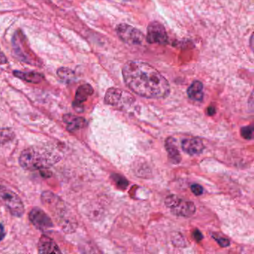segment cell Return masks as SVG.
Here are the masks:
<instances>
[{"label":"cell","instance_id":"1","mask_svg":"<svg viewBox=\"0 0 254 254\" xmlns=\"http://www.w3.org/2000/svg\"><path fill=\"white\" fill-rule=\"evenodd\" d=\"M126 85L136 94L148 99H164L170 93L169 81L149 64L130 61L123 66Z\"/></svg>","mask_w":254,"mask_h":254},{"label":"cell","instance_id":"2","mask_svg":"<svg viewBox=\"0 0 254 254\" xmlns=\"http://www.w3.org/2000/svg\"><path fill=\"white\" fill-rule=\"evenodd\" d=\"M49 151L37 147H29L20 154L19 163L26 170H42L56 163L59 157L49 154Z\"/></svg>","mask_w":254,"mask_h":254},{"label":"cell","instance_id":"3","mask_svg":"<svg viewBox=\"0 0 254 254\" xmlns=\"http://www.w3.org/2000/svg\"><path fill=\"white\" fill-rule=\"evenodd\" d=\"M12 47L14 56L20 62L35 66L42 65L41 59L31 50L26 36L20 29L13 36Z\"/></svg>","mask_w":254,"mask_h":254},{"label":"cell","instance_id":"4","mask_svg":"<svg viewBox=\"0 0 254 254\" xmlns=\"http://www.w3.org/2000/svg\"><path fill=\"white\" fill-rule=\"evenodd\" d=\"M0 202H2L11 215L21 217L24 212V205L20 197L12 190L0 185Z\"/></svg>","mask_w":254,"mask_h":254},{"label":"cell","instance_id":"5","mask_svg":"<svg viewBox=\"0 0 254 254\" xmlns=\"http://www.w3.org/2000/svg\"><path fill=\"white\" fill-rule=\"evenodd\" d=\"M165 202L167 207L179 216H192L195 212V206L192 202L182 200L173 194L166 197Z\"/></svg>","mask_w":254,"mask_h":254},{"label":"cell","instance_id":"6","mask_svg":"<svg viewBox=\"0 0 254 254\" xmlns=\"http://www.w3.org/2000/svg\"><path fill=\"white\" fill-rule=\"evenodd\" d=\"M117 35L119 38L130 45H141L144 41V35L133 26L126 23H121L117 26Z\"/></svg>","mask_w":254,"mask_h":254},{"label":"cell","instance_id":"7","mask_svg":"<svg viewBox=\"0 0 254 254\" xmlns=\"http://www.w3.org/2000/svg\"><path fill=\"white\" fill-rule=\"evenodd\" d=\"M168 35L164 26L159 22H151L147 28L146 41L149 44L165 45L168 43Z\"/></svg>","mask_w":254,"mask_h":254},{"label":"cell","instance_id":"8","mask_svg":"<svg viewBox=\"0 0 254 254\" xmlns=\"http://www.w3.org/2000/svg\"><path fill=\"white\" fill-rule=\"evenodd\" d=\"M29 219L38 230L47 231L53 227V222L51 218L39 208H34L29 213Z\"/></svg>","mask_w":254,"mask_h":254},{"label":"cell","instance_id":"9","mask_svg":"<svg viewBox=\"0 0 254 254\" xmlns=\"http://www.w3.org/2000/svg\"><path fill=\"white\" fill-rule=\"evenodd\" d=\"M130 98L131 96L120 89L110 88L105 95V102L112 106H120L125 102H130Z\"/></svg>","mask_w":254,"mask_h":254},{"label":"cell","instance_id":"10","mask_svg":"<svg viewBox=\"0 0 254 254\" xmlns=\"http://www.w3.org/2000/svg\"><path fill=\"white\" fill-rule=\"evenodd\" d=\"M182 148L187 154L194 155L200 154L204 149V145L198 138H190L183 141Z\"/></svg>","mask_w":254,"mask_h":254},{"label":"cell","instance_id":"11","mask_svg":"<svg viewBox=\"0 0 254 254\" xmlns=\"http://www.w3.org/2000/svg\"><path fill=\"white\" fill-rule=\"evenodd\" d=\"M38 251L40 254H61L62 251L59 249L57 244L49 236H41L38 242Z\"/></svg>","mask_w":254,"mask_h":254},{"label":"cell","instance_id":"12","mask_svg":"<svg viewBox=\"0 0 254 254\" xmlns=\"http://www.w3.org/2000/svg\"><path fill=\"white\" fill-rule=\"evenodd\" d=\"M93 93V88L90 84H86L80 86L75 93V100H74V108L80 107L84 102Z\"/></svg>","mask_w":254,"mask_h":254},{"label":"cell","instance_id":"13","mask_svg":"<svg viewBox=\"0 0 254 254\" xmlns=\"http://www.w3.org/2000/svg\"><path fill=\"white\" fill-rule=\"evenodd\" d=\"M13 75L20 79L23 80L26 82L32 83V84H38L44 79V76L40 72L31 71V72H22V71H13Z\"/></svg>","mask_w":254,"mask_h":254},{"label":"cell","instance_id":"14","mask_svg":"<svg viewBox=\"0 0 254 254\" xmlns=\"http://www.w3.org/2000/svg\"><path fill=\"white\" fill-rule=\"evenodd\" d=\"M64 122L67 126V129L71 131L82 128L86 126V120L82 117H76L72 114H65L63 117Z\"/></svg>","mask_w":254,"mask_h":254},{"label":"cell","instance_id":"15","mask_svg":"<svg viewBox=\"0 0 254 254\" xmlns=\"http://www.w3.org/2000/svg\"><path fill=\"white\" fill-rule=\"evenodd\" d=\"M166 148L172 163H175V164L179 163L181 160V157L179 151L177 148L176 140L174 138H169L166 141Z\"/></svg>","mask_w":254,"mask_h":254},{"label":"cell","instance_id":"16","mask_svg":"<svg viewBox=\"0 0 254 254\" xmlns=\"http://www.w3.org/2000/svg\"><path fill=\"white\" fill-rule=\"evenodd\" d=\"M203 86L200 81H194L187 90V95L191 100L200 102L203 97Z\"/></svg>","mask_w":254,"mask_h":254},{"label":"cell","instance_id":"17","mask_svg":"<svg viewBox=\"0 0 254 254\" xmlns=\"http://www.w3.org/2000/svg\"><path fill=\"white\" fill-rule=\"evenodd\" d=\"M14 133L11 129H0V145H3L7 142L13 140L14 138Z\"/></svg>","mask_w":254,"mask_h":254},{"label":"cell","instance_id":"18","mask_svg":"<svg viewBox=\"0 0 254 254\" xmlns=\"http://www.w3.org/2000/svg\"><path fill=\"white\" fill-rule=\"evenodd\" d=\"M57 74L59 78L64 80V81H69V80L72 79L74 76L73 72L69 68L66 67L59 68L58 69Z\"/></svg>","mask_w":254,"mask_h":254},{"label":"cell","instance_id":"19","mask_svg":"<svg viewBox=\"0 0 254 254\" xmlns=\"http://www.w3.org/2000/svg\"><path fill=\"white\" fill-rule=\"evenodd\" d=\"M241 133L245 139H251L253 138V133H254V127L252 126L242 127Z\"/></svg>","mask_w":254,"mask_h":254},{"label":"cell","instance_id":"20","mask_svg":"<svg viewBox=\"0 0 254 254\" xmlns=\"http://www.w3.org/2000/svg\"><path fill=\"white\" fill-rule=\"evenodd\" d=\"M191 190L195 195H200L203 191V187L199 184H193L191 186Z\"/></svg>","mask_w":254,"mask_h":254},{"label":"cell","instance_id":"21","mask_svg":"<svg viewBox=\"0 0 254 254\" xmlns=\"http://www.w3.org/2000/svg\"><path fill=\"white\" fill-rule=\"evenodd\" d=\"M215 240L218 242V243L219 244L221 247H227L230 245V242H229V240H227V239H225V238H215Z\"/></svg>","mask_w":254,"mask_h":254},{"label":"cell","instance_id":"22","mask_svg":"<svg viewBox=\"0 0 254 254\" xmlns=\"http://www.w3.org/2000/svg\"><path fill=\"white\" fill-rule=\"evenodd\" d=\"M193 236H194V239H195L197 242H200V241L202 240V239H203V236H202L201 233L197 230H195L193 232Z\"/></svg>","mask_w":254,"mask_h":254},{"label":"cell","instance_id":"23","mask_svg":"<svg viewBox=\"0 0 254 254\" xmlns=\"http://www.w3.org/2000/svg\"><path fill=\"white\" fill-rule=\"evenodd\" d=\"M8 62V60H7V58L5 57L4 53H2V50L0 49V64H5Z\"/></svg>","mask_w":254,"mask_h":254},{"label":"cell","instance_id":"24","mask_svg":"<svg viewBox=\"0 0 254 254\" xmlns=\"http://www.w3.org/2000/svg\"><path fill=\"white\" fill-rule=\"evenodd\" d=\"M207 112L209 116L214 115L215 113V108H214L213 107H209V108H208Z\"/></svg>","mask_w":254,"mask_h":254}]
</instances>
